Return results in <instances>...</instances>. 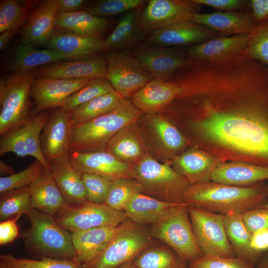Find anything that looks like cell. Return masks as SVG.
<instances>
[{
  "label": "cell",
  "instance_id": "obj_1",
  "mask_svg": "<svg viewBox=\"0 0 268 268\" xmlns=\"http://www.w3.org/2000/svg\"><path fill=\"white\" fill-rule=\"evenodd\" d=\"M179 92L172 121L222 162L268 166V68L244 52L218 62L188 58L170 78Z\"/></svg>",
  "mask_w": 268,
  "mask_h": 268
},
{
  "label": "cell",
  "instance_id": "obj_2",
  "mask_svg": "<svg viewBox=\"0 0 268 268\" xmlns=\"http://www.w3.org/2000/svg\"><path fill=\"white\" fill-rule=\"evenodd\" d=\"M268 201V185L262 181L248 187H238L209 181L190 185L184 202L188 206L225 215L243 214L264 205Z\"/></svg>",
  "mask_w": 268,
  "mask_h": 268
},
{
  "label": "cell",
  "instance_id": "obj_3",
  "mask_svg": "<svg viewBox=\"0 0 268 268\" xmlns=\"http://www.w3.org/2000/svg\"><path fill=\"white\" fill-rule=\"evenodd\" d=\"M30 228L21 234L25 249L33 256L74 261L71 233L60 226L54 216L33 208L25 214Z\"/></svg>",
  "mask_w": 268,
  "mask_h": 268
},
{
  "label": "cell",
  "instance_id": "obj_4",
  "mask_svg": "<svg viewBox=\"0 0 268 268\" xmlns=\"http://www.w3.org/2000/svg\"><path fill=\"white\" fill-rule=\"evenodd\" d=\"M142 113L132 101L126 99L113 111L74 127L69 152L106 149L111 138L124 127L136 123Z\"/></svg>",
  "mask_w": 268,
  "mask_h": 268
},
{
  "label": "cell",
  "instance_id": "obj_5",
  "mask_svg": "<svg viewBox=\"0 0 268 268\" xmlns=\"http://www.w3.org/2000/svg\"><path fill=\"white\" fill-rule=\"evenodd\" d=\"M134 170V179L141 186L143 193L168 202L184 203L190 184L174 170L171 160L161 163L147 153L136 163Z\"/></svg>",
  "mask_w": 268,
  "mask_h": 268
},
{
  "label": "cell",
  "instance_id": "obj_6",
  "mask_svg": "<svg viewBox=\"0 0 268 268\" xmlns=\"http://www.w3.org/2000/svg\"><path fill=\"white\" fill-rule=\"evenodd\" d=\"M33 69L12 72L0 81V135L14 128L32 115L30 89Z\"/></svg>",
  "mask_w": 268,
  "mask_h": 268
},
{
  "label": "cell",
  "instance_id": "obj_7",
  "mask_svg": "<svg viewBox=\"0 0 268 268\" xmlns=\"http://www.w3.org/2000/svg\"><path fill=\"white\" fill-rule=\"evenodd\" d=\"M145 231L130 219L118 227L105 249L91 261L82 264V268H117L131 262L149 245Z\"/></svg>",
  "mask_w": 268,
  "mask_h": 268
},
{
  "label": "cell",
  "instance_id": "obj_8",
  "mask_svg": "<svg viewBox=\"0 0 268 268\" xmlns=\"http://www.w3.org/2000/svg\"><path fill=\"white\" fill-rule=\"evenodd\" d=\"M150 235L167 244L184 262L192 261L203 255L196 242L185 203L154 224Z\"/></svg>",
  "mask_w": 268,
  "mask_h": 268
},
{
  "label": "cell",
  "instance_id": "obj_9",
  "mask_svg": "<svg viewBox=\"0 0 268 268\" xmlns=\"http://www.w3.org/2000/svg\"><path fill=\"white\" fill-rule=\"evenodd\" d=\"M47 110L32 114L22 123L0 135V154L13 152L18 157L30 155L40 162L45 169L50 165L41 147L40 136L49 116Z\"/></svg>",
  "mask_w": 268,
  "mask_h": 268
},
{
  "label": "cell",
  "instance_id": "obj_10",
  "mask_svg": "<svg viewBox=\"0 0 268 268\" xmlns=\"http://www.w3.org/2000/svg\"><path fill=\"white\" fill-rule=\"evenodd\" d=\"M53 216L60 226L71 233L100 227H118L128 218L125 211L88 201L69 204Z\"/></svg>",
  "mask_w": 268,
  "mask_h": 268
},
{
  "label": "cell",
  "instance_id": "obj_11",
  "mask_svg": "<svg viewBox=\"0 0 268 268\" xmlns=\"http://www.w3.org/2000/svg\"><path fill=\"white\" fill-rule=\"evenodd\" d=\"M188 209L196 242L203 255L235 257L226 234L224 215L193 206Z\"/></svg>",
  "mask_w": 268,
  "mask_h": 268
},
{
  "label": "cell",
  "instance_id": "obj_12",
  "mask_svg": "<svg viewBox=\"0 0 268 268\" xmlns=\"http://www.w3.org/2000/svg\"><path fill=\"white\" fill-rule=\"evenodd\" d=\"M105 78L113 89L125 98L133 95L153 78L138 60L124 52L106 56Z\"/></svg>",
  "mask_w": 268,
  "mask_h": 268
},
{
  "label": "cell",
  "instance_id": "obj_13",
  "mask_svg": "<svg viewBox=\"0 0 268 268\" xmlns=\"http://www.w3.org/2000/svg\"><path fill=\"white\" fill-rule=\"evenodd\" d=\"M94 79L35 77L30 89L34 105L32 114L62 107L69 96Z\"/></svg>",
  "mask_w": 268,
  "mask_h": 268
},
{
  "label": "cell",
  "instance_id": "obj_14",
  "mask_svg": "<svg viewBox=\"0 0 268 268\" xmlns=\"http://www.w3.org/2000/svg\"><path fill=\"white\" fill-rule=\"evenodd\" d=\"M201 6L193 0H150L139 17V24L145 32L191 20Z\"/></svg>",
  "mask_w": 268,
  "mask_h": 268
},
{
  "label": "cell",
  "instance_id": "obj_15",
  "mask_svg": "<svg viewBox=\"0 0 268 268\" xmlns=\"http://www.w3.org/2000/svg\"><path fill=\"white\" fill-rule=\"evenodd\" d=\"M69 158L80 173L100 175L111 181L134 179V166L124 162L106 149L87 152L70 151Z\"/></svg>",
  "mask_w": 268,
  "mask_h": 268
},
{
  "label": "cell",
  "instance_id": "obj_16",
  "mask_svg": "<svg viewBox=\"0 0 268 268\" xmlns=\"http://www.w3.org/2000/svg\"><path fill=\"white\" fill-rule=\"evenodd\" d=\"M71 115L62 107L54 109L49 114L40 136L41 149L49 164L69 155L73 128Z\"/></svg>",
  "mask_w": 268,
  "mask_h": 268
},
{
  "label": "cell",
  "instance_id": "obj_17",
  "mask_svg": "<svg viewBox=\"0 0 268 268\" xmlns=\"http://www.w3.org/2000/svg\"><path fill=\"white\" fill-rule=\"evenodd\" d=\"M35 77L74 79L100 78L106 76V58L95 56L46 65L33 69Z\"/></svg>",
  "mask_w": 268,
  "mask_h": 268
},
{
  "label": "cell",
  "instance_id": "obj_18",
  "mask_svg": "<svg viewBox=\"0 0 268 268\" xmlns=\"http://www.w3.org/2000/svg\"><path fill=\"white\" fill-rule=\"evenodd\" d=\"M218 36L212 30L188 20L150 31L148 42L160 47L193 46Z\"/></svg>",
  "mask_w": 268,
  "mask_h": 268
},
{
  "label": "cell",
  "instance_id": "obj_19",
  "mask_svg": "<svg viewBox=\"0 0 268 268\" xmlns=\"http://www.w3.org/2000/svg\"><path fill=\"white\" fill-rule=\"evenodd\" d=\"M170 160L172 167L190 185L211 181L213 172L223 163L195 146L189 147Z\"/></svg>",
  "mask_w": 268,
  "mask_h": 268
},
{
  "label": "cell",
  "instance_id": "obj_20",
  "mask_svg": "<svg viewBox=\"0 0 268 268\" xmlns=\"http://www.w3.org/2000/svg\"><path fill=\"white\" fill-rule=\"evenodd\" d=\"M58 10V0L42 1L22 28V43L34 48L47 45L55 31Z\"/></svg>",
  "mask_w": 268,
  "mask_h": 268
},
{
  "label": "cell",
  "instance_id": "obj_21",
  "mask_svg": "<svg viewBox=\"0 0 268 268\" xmlns=\"http://www.w3.org/2000/svg\"><path fill=\"white\" fill-rule=\"evenodd\" d=\"M191 21L206 27L220 36L249 34L256 26L250 12L243 10L196 13Z\"/></svg>",
  "mask_w": 268,
  "mask_h": 268
},
{
  "label": "cell",
  "instance_id": "obj_22",
  "mask_svg": "<svg viewBox=\"0 0 268 268\" xmlns=\"http://www.w3.org/2000/svg\"><path fill=\"white\" fill-rule=\"evenodd\" d=\"M249 34L218 36L201 44L192 46L187 52L188 58L205 62H218L244 53Z\"/></svg>",
  "mask_w": 268,
  "mask_h": 268
},
{
  "label": "cell",
  "instance_id": "obj_23",
  "mask_svg": "<svg viewBox=\"0 0 268 268\" xmlns=\"http://www.w3.org/2000/svg\"><path fill=\"white\" fill-rule=\"evenodd\" d=\"M179 92L174 82L153 78L133 95L132 102L142 112L156 114L166 109Z\"/></svg>",
  "mask_w": 268,
  "mask_h": 268
},
{
  "label": "cell",
  "instance_id": "obj_24",
  "mask_svg": "<svg viewBox=\"0 0 268 268\" xmlns=\"http://www.w3.org/2000/svg\"><path fill=\"white\" fill-rule=\"evenodd\" d=\"M49 164L52 176L68 204L88 201L82 174L73 166L69 155L55 159Z\"/></svg>",
  "mask_w": 268,
  "mask_h": 268
},
{
  "label": "cell",
  "instance_id": "obj_25",
  "mask_svg": "<svg viewBox=\"0 0 268 268\" xmlns=\"http://www.w3.org/2000/svg\"><path fill=\"white\" fill-rule=\"evenodd\" d=\"M268 180V166L241 161L222 163L214 171L211 181L238 187H248Z\"/></svg>",
  "mask_w": 268,
  "mask_h": 268
},
{
  "label": "cell",
  "instance_id": "obj_26",
  "mask_svg": "<svg viewBox=\"0 0 268 268\" xmlns=\"http://www.w3.org/2000/svg\"><path fill=\"white\" fill-rule=\"evenodd\" d=\"M134 56L153 78L163 80H169L188 60L187 55L157 48L137 50Z\"/></svg>",
  "mask_w": 268,
  "mask_h": 268
},
{
  "label": "cell",
  "instance_id": "obj_27",
  "mask_svg": "<svg viewBox=\"0 0 268 268\" xmlns=\"http://www.w3.org/2000/svg\"><path fill=\"white\" fill-rule=\"evenodd\" d=\"M31 207L54 216L69 204L56 183L50 170L44 168L29 186Z\"/></svg>",
  "mask_w": 268,
  "mask_h": 268
},
{
  "label": "cell",
  "instance_id": "obj_28",
  "mask_svg": "<svg viewBox=\"0 0 268 268\" xmlns=\"http://www.w3.org/2000/svg\"><path fill=\"white\" fill-rule=\"evenodd\" d=\"M46 46L74 59L95 56L105 51L104 40L101 38L60 30H55Z\"/></svg>",
  "mask_w": 268,
  "mask_h": 268
},
{
  "label": "cell",
  "instance_id": "obj_29",
  "mask_svg": "<svg viewBox=\"0 0 268 268\" xmlns=\"http://www.w3.org/2000/svg\"><path fill=\"white\" fill-rule=\"evenodd\" d=\"M164 201L143 193L134 195L125 211L128 218L137 224H155L182 204Z\"/></svg>",
  "mask_w": 268,
  "mask_h": 268
},
{
  "label": "cell",
  "instance_id": "obj_30",
  "mask_svg": "<svg viewBox=\"0 0 268 268\" xmlns=\"http://www.w3.org/2000/svg\"><path fill=\"white\" fill-rule=\"evenodd\" d=\"M118 227H100L71 233L75 261L82 265L95 258L108 245Z\"/></svg>",
  "mask_w": 268,
  "mask_h": 268
},
{
  "label": "cell",
  "instance_id": "obj_31",
  "mask_svg": "<svg viewBox=\"0 0 268 268\" xmlns=\"http://www.w3.org/2000/svg\"><path fill=\"white\" fill-rule=\"evenodd\" d=\"M106 150L120 160L137 163L147 153L136 123L119 131L108 142Z\"/></svg>",
  "mask_w": 268,
  "mask_h": 268
},
{
  "label": "cell",
  "instance_id": "obj_32",
  "mask_svg": "<svg viewBox=\"0 0 268 268\" xmlns=\"http://www.w3.org/2000/svg\"><path fill=\"white\" fill-rule=\"evenodd\" d=\"M109 25L108 19L83 10L72 13H58L55 20L57 29L93 38H101Z\"/></svg>",
  "mask_w": 268,
  "mask_h": 268
},
{
  "label": "cell",
  "instance_id": "obj_33",
  "mask_svg": "<svg viewBox=\"0 0 268 268\" xmlns=\"http://www.w3.org/2000/svg\"><path fill=\"white\" fill-rule=\"evenodd\" d=\"M73 59L52 49L39 50L21 43L17 47L7 69L13 72H26L38 67Z\"/></svg>",
  "mask_w": 268,
  "mask_h": 268
},
{
  "label": "cell",
  "instance_id": "obj_34",
  "mask_svg": "<svg viewBox=\"0 0 268 268\" xmlns=\"http://www.w3.org/2000/svg\"><path fill=\"white\" fill-rule=\"evenodd\" d=\"M149 126L157 141L171 159L190 146L181 131L165 116L150 114Z\"/></svg>",
  "mask_w": 268,
  "mask_h": 268
},
{
  "label": "cell",
  "instance_id": "obj_35",
  "mask_svg": "<svg viewBox=\"0 0 268 268\" xmlns=\"http://www.w3.org/2000/svg\"><path fill=\"white\" fill-rule=\"evenodd\" d=\"M224 225L235 256L257 265L262 257L251 248L252 233L245 224L242 214L231 212L224 215Z\"/></svg>",
  "mask_w": 268,
  "mask_h": 268
},
{
  "label": "cell",
  "instance_id": "obj_36",
  "mask_svg": "<svg viewBox=\"0 0 268 268\" xmlns=\"http://www.w3.org/2000/svg\"><path fill=\"white\" fill-rule=\"evenodd\" d=\"M134 10L123 15L115 29L104 40L105 51L127 48L141 40L145 31L139 26V16H137Z\"/></svg>",
  "mask_w": 268,
  "mask_h": 268
},
{
  "label": "cell",
  "instance_id": "obj_37",
  "mask_svg": "<svg viewBox=\"0 0 268 268\" xmlns=\"http://www.w3.org/2000/svg\"><path fill=\"white\" fill-rule=\"evenodd\" d=\"M126 98L114 89L78 106L71 113L73 127L107 114L121 105Z\"/></svg>",
  "mask_w": 268,
  "mask_h": 268
},
{
  "label": "cell",
  "instance_id": "obj_38",
  "mask_svg": "<svg viewBox=\"0 0 268 268\" xmlns=\"http://www.w3.org/2000/svg\"><path fill=\"white\" fill-rule=\"evenodd\" d=\"M0 268H82L74 261L41 258H17L11 254L0 255Z\"/></svg>",
  "mask_w": 268,
  "mask_h": 268
},
{
  "label": "cell",
  "instance_id": "obj_39",
  "mask_svg": "<svg viewBox=\"0 0 268 268\" xmlns=\"http://www.w3.org/2000/svg\"><path fill=\"white\" fill-rule=\"evenodd\" d=\"M31 207L29 187L0 194V221L11 218L19 214H26Z\"/></svg>",
  "mask_w": 268,
  "mask_h": 268
},
{
  "label": "cell",
  "instance_id": "obj_40",
  "mask_svg": "<svg viewBox=\"0 0 268 268\" xmlns=\"http://www.w3.org/2000/svg\"><path fill=\"white\" fill-rule=\"evenodd\" d=\"M138 193H143V190L135 179H117L113 181L105 203L114 209L124 211L133 197Z\"/></svg>",
  "mask_w": 268,
  "mask_h": 268
},
{
  "label": "cell",
  "instance_id": "obj_41",
  "mask_svg": "<svg viewBox=\"0 0 268 268\" xmlns=\"http://www.w3.org/2000/svg\"><path fill=\"white\" fill-rule=\"evenodd\" d=\"M184 262L170 250L156 247L142 252L138 256L135 266L137 268H186Z\"/></svg>",
  "mask_w": 268,
  "mask_h": 268
},
{
  "label": "cell",
  "instance_id": "obj_42",
  "mask_svg": "<svg viewBox=\"0 0 268 268\" xmlns=\"http://www.w3.org/2000/svg\"><path fill=\"white\" fill-rule=\"evenodd\" d=\"M113 90V86L105 77L95 79L69 96L61 107L72 113L78 106Z\"/></svg>",
  "mask_w": 268,
  "mask_h": 268
},
{
  "label": "cell",
  "instance_id": "obj_43",
  "mask_svg": "<svg viewBox=\"0 0 268 268\" xmlns=\"http://www.w3.org/2000/svg\"><path fill=\"white\" fill-rule=\"evenodd\" d=\"M29 5H21L17 0L0 1V33L15 31L22 24L29 11Z\"/></svg>",
  "mask_w": 268,
  "mask_h": 268
},
{
  "label": "cell",
  "instance_id": "obj_44",
  "mask_svg": "<svg viewBox=\"0 0 268 268\" xmlns=\"http://www.w3.org/2000/svg\"><path fill=\"white\" fill-rule=\"evenodd\" d=\"M37 160L18 173L0 178V193L29 187L38 177L43 169Z\"/></svg>",
  "mask_w": 268,
  "mask_h": 268
},
{
  "label": "cell",
  "instance_id": "obj_45",
  "mask_svg": "<svg viewBox=\"0 0 268 268\" xmlns=\"http://www.w3.org/2000/svg\"><path fill=\"white\" fill-rule=\"evenodd\" d=\"M244 53L268 68V25L256 26L249 34Z\"/></svg>",
  "mask_w": 268,
  "mask_h": 268
},
{
  "label": "cell",
  "instance_id": "obj_46",
  "mask_svg": "<svg viewBox=\"0 0 268 268\" xmlns=\"http://www.w3.org/2000/svg\"><path fill=\"white\" fill-rule=\"evenodd\" d=\"M189 268H256L252 263L236 256L224 257L203 255L190 262Z\"/></svg>",
  "mask_w": 268,
  "mask_h": 268
},
{
  "label": "cell",
  "instance_id": "obj_47",
  "mask_svg": "<svg viewBox=\"0 0 268 268\" xmlns=\"http://www.w3.org/2000/svg\"><path fill=\"white\" fill-rule=\"evenodd\" d=\"M82 179L88 201L105 203L113 181L98 175L82 173Z\"/></svg>",
  "mask_w": 268,
  "mask_h": 268
},
{
  "label": "cell",
  "instance_id": "obj_48",
  "mask_svg": "<svg viewBox=\"0 0 268 268\" xmlns=\"http://www.w3.org/2000/svg\"><path fill=\"white\" fill-rule=\"evenodd\" d=\"M144 1L141 0H103L90 5L86 11L100 17L111 16L134 10Z\"/></svg>",
  "mask_w": 268,
  "mask_h": 268
},
{
  "label": "cell",
  "instance_id": "obj_49",
  "mask_svg": "<svg viewBox=\"0 0 268 268\" xmlns=\"http://www.w3.org/2000/svg\"><path fill=\"white\" fill-rule=\"evenodd\" d=\"M242 215L245 224L252 234L259 230L268 229V207L253 208Z\"/></svg>",
  "mask_w": 268,
  "mask_h": 268
},
{
  "label": "cell",
  "instance_id": "obj_50",
  "mask_svg": "<svg viewBox=\"0 0 268 268\" xmlns=\"http://www.w3.org/2000/svg\"><path fill=\"white\" fill-rule=\"evenodd\" d=\"M200 5H205L225 11L243 10L249 6V1L243 0H193Z\"/></svg>",
  "mask_w": 268,
  "mask_h": 268
},
{
  "label": "cell",
  "instance_id": "obj_51",
  "mask_svg": "<svg viewBox=\"0 0 268 268\" xmlns=\"http://www.w3.org/2000/svg\"><path fill=\"white\" fill-rule=\"evenodd\" d=\"M23 214H19L13 218L0 221V245H3L12 242L19 235L17 220Z\"/></svg>",
  "mask_w": 268,
  "mask_h": 268
},
{
  "label": "cell",
  "instance_id": "obj_52",
  "mask_svg": "<svg viewBox=\"0 0 268 268\" xmlns=\"http://www.w3.org/2000/svg\"><path fill=\"white\" fill-rule=\"evenodd\" d=\"M249 7L255 26L268 25V0H250Z\"/></svg>",
  "mask_w": 268,
  "mask_h": 268
},
{
  "label": "cell",
  "instance_id": "obj_53",
  "mask_svg": "<svg viewBox=\"0 0 268 268\" xmlns=\"http://www.w3.org/2000/svg\"><path fill=\"white\" fill-rule=\"evenodd\" d=\"M251 247L261 257L268 252V229L258 230L252 234Z\"/></svg>",
  "mask_w": 268,
  "mask_h": 268
},
{
  "label": "cell",
  "instance_id": "obj_54",
  "mask_svg": "<svg viewBox=\"0 0 268 268\" xmlns=\"http://www.w3.org/2000/svg\"><path fill=\"white\" fill-rule=\"evenodd\" d=\"M58 13H72L81 10L85 2L84 0H58Z\"/></svg>",
  "mask_w": 268,
  "mask_h": 268
},
{
  "label": "cell",
  "instance_id": "obj_55",
  "mask_svg": "<svg viewBox=\"0 0 268 268\" xmlns=\"http://www.w3.org/2000/svg\"><path fill=\"white\" fill-rule=\"evenodd\" d=\"M15 31H6L1 33L0 36V50L1 51L8 44L14 35Z\"/></svg>",
  "mask_w": 268,
  "mask_h": 268
},
{
  "label": "cell",
  "instance_id": "obj_56",
  "mask_svg": "<svg viewBox=\"0 0 268 268\" xmlns=\"http://www.w3.org/2000/svg\"><path fill=\"white\" fill-rule=\"evenodd\" d=\"M0 173L6 176L11 175L15 173L14 169L9 165L2 160H0Z\"/></svg>",
  "mask_w": 268,
  "mask_h": 268
},
{
  "label": "cell",
  "instance_id": "obj_57",
  "mask_svg": "<svg viewBox=\"0 0 268 268\" xmlns=\"http://www.w3.org/2000/svg\"><path fill=\"white\" fill-rule=\"evenodd\" d=\"M257 268H268V253L264 254L260 259Z\"/></svg>",
  "mask_w": 268,
  "mask_h": 268
},
{
  "label": "cell",
  "instance_id": "obj_58",
  "mask_svg": "<svg viewBox=\"0 0 268 268\" xmlns=\"http://www.w3.org/2000/svg\"><path fill=\"white\" fill-rule=\"evenodd\" d=\"M118 268H137L136 266L133 265L131 262L123 264Z\"/></svg>",
  "mask_w": 268,
  "mask_h": 268
},
{
  "label": "cell",
  "instance_id": "obj_59",
  "mask_svg": "<svg viewBox=\"0 0 268 268\" xmlns=\"http://www.w3.org/2000/svg\"><path fill=\"white\" fill-rule=\"evenodd\" d=\"M261 207H268V201L266 202V204H265L264 205H263Z\"/></svg>",
  "mask_w": 268,
  "mask_h": 268
}]
</instances>
